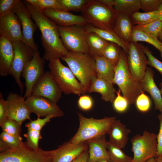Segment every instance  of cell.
I'll use <instances>...</instances> for the list:
<instances>
[{"instance_id": "cell-9", "label": "cell", "mask_w": 162, "mask_h": 162, "mask_svg": "<svg viewBox=\"0 0 162 162\" xmlns=\"http://www.w3.org/2000/svg\"><path fill=\"white\" fill-rule=\"evenodd\" d=\"M62 43L69 51L88 53L89 48L87 40L88 32L84 26H65L57 25Z\"/></svg>"}, {"instance_id": "cell-33", "label": "cell", "mask_w": 162, "mask_h": 162, "mask_svg": "<svg viewBox=\"0 0 162 162\" xmlns=\"http://www.w3.org/2000/svg\"><path fill=\"white\" fill-rule=\"evenodd\" d=\"M107 148L111 162H131L132 158L126 155L121 148L108 141Z\"/></svg>"}, {"instance_id": "cell-50", "label": "cell", "mask_w": 162, "mask_h": 162, "mask_svg": "<svg viewBox=\"0 0 162 162\" xmlns=\"http://www.w3.org/2000/svg\"><path fill=\"white\" fill-rule=\"evenodd\" d=\"M99 1L104 4L110 7H114L115 0H99Z\"/></svg>"}, {"instance_id": "cell-39", "label": "cell", "mask_w": 162, "mask_h": 162, "mask_svg": "<svg viewBox=\"0 0 162 162\" xmlns=\"http://www.w3.org/2000/svg\"><path fill=\"white\" fill-rule=\"evenodd\" d=\"M0 139L10 149L18 148L24 143L21 136L10 135L3 131L0 134Z\"/></svg>"}, {"instance_id": "cell-28", "label": "cell", "mask_w": 162, "mask_h": 162, "mask_svg": "<svg viewBox=\"0 0 162 162\" xmlns=\"http://www.w3.org/2000/svg\"><path fill=\"white\" fill-rule=\"evenodd\" d=\"M87 40L89 48L88 54L93 57L102 56L104 49L110 42L93 32L87 33Z\"/></svg>"}, {"instance_id": "cell-19", "label": "cell", "mask_w": 162, "mask_h": 162, "mask_svg": "<svg viewBox=\"0 0 162 162\" xmlns=\"http://www.w3.org/2000/svg\"><path fill=\"white\" fill-rule=\"evenodd\" d=\"M46 16L57 25L68 26H84L87 22L82 15H75L69 11L46 9L41 11Z\"/></svg>"}, {"instance_id": "cell-21", "label": "cell", "mask_w": 162, "mask_h": 162, "mask_svg": "<svg viewBox=\"0 0 162 162\" xmlns=\"http://www.w3.org/2000/svg\"><path fill=\"white\" fill-rule=\"evenodd\" d=\"M14 56L13 42L6 38L0 37V75L6 76L10 71Z\"/></svg>"}, {"instance_id": "cell-22", "label": "cell", "mask_w": 162, "mask_h": 162, "mask_svg": "<svg viewBox=\"0 0 162 162\" xmlns=\"http://www.w3.org/2000/svg\"><path fill=\"white\" fill-rule=\"evenodd\" d=\"M106 135L87 141L88 146L89 157L88 162H96L101 159L111 162L107 148Z\"/></svg>"}, {"instance_id": "cell-5", "label": "cell", "mask_w": 162, "mask_h": 162, "mask_svg": "<svg viewBox=\"0 0 162 162\" xmlns=\"http://www.w3.org/2000/svg\"><path fill=\"white\" fill-rule=\"evenodd\" d=\"M79 126L75 135L70 140L73 143L78 144L107 134L113 122L116 120L115 116L105 117L97 119L87 118L81 113L77 112Z\"/></svg>"}, {"instance_id": "cell-36", "label": "cell", "mask_w": 162, "mask_h": 162, "mask_svg": "<svg viewBox=\"0 0 162 162\" xmlns=\"http://www.w3.org/2000/svg\"><path fill=\"white\" fill-rule=\"evenodd\" d=\"M21 125L16 121L8 118L0 125L3 131L13 135L20 136Z\"/></svg>"}, {"instance_id": "cell-11", "label": "cell", "mask_w": 162, "mask_h": 162, "mask_svg": "<svg viewBox=\"0 0 162 162\" xmlns=\"http://www.w3.org/2000/svg\"><path fill=\"white\" fill-rule=\"evenodd\" d=\"M12 11L16 15L20 20L22 28L23 41L35 51L38 50V46L34 38V34L38 27L23 1L20 0L17 3Z\"/></svg>"}, {"instance_id": "cell-30", "label": "cell", "mask_w": 162, "mask_h": 162, "mask_svg": "<svg viewBox=\"0 0 162 162\" xmlns=\"http://www.w3.org/2000/svg\"><path fill=\"white\" fill-rule=\"evenodd\" d=\"M132 41L144 42L152 45L159 50L162 59V42L158 38L150 35L134 27Z\"/></svg>"}, {"instance_id": "cell-24", "label": "cell", "mask_w": 162, "mask_h": 162, "mask_svg": "<svg viewBox=\"0 0 162 162\" xmlns=\"http://www.w3.org/2000/svg\"><path fill=\"white\" fill-rule=\"evenodd\" d=\"M134 28L130 16L119 14L112 30L122 40L129 44L132 41Z\"/></svg>"}, {"instance_id": "cell-6", "label": "cell", "mask_w": 162, "mask_h": 162, "mask_svg": "<svg viewBox=\"0 0 162 162\" xmlns=\"http://www.w3.org/2000/svg\"><path fill=\"white\" fill-rule=\"evenodd\" d=\"M49 62L50 71L62 92L67 94H74L80 96L86 93L70 69L63 64L59 58Z\"/></svg>"}, {"instance_id": "cell-37", "label": "cell", "mask_w": 162, "mask_h": 162, "mask_svg": "<svg viewBox=\"0 0 162 162\" xmlns=\"http://www.w3.org/2000/svg\"><path fill=\"white\" fill-rule=\"evenodd\" d=\"M66 11L82 12L89 0H59Z\"/></svg>"}, {"instance_id": "cell-15", "label": "cell", "mask_w": 162, "mask_h": 162, "mask_svg": "<svg viewBox=\"0 0 162 162\" xmlns=\"http://www.w3.org/2000/svg\"><path fill=\"white\" fill-rule=\"evenodd\" d=\"M62 93L50 71H47L35 84L32 94L46 98L57 104L62 97Z\"/></svg>"}, {"instance_id": "cell-27", "label": "cell", "mask_w": 162, "mask_h": 162, "mask_svg": "<svg viewBox=\"0 0 162 162\" xmlns=\"http://www.w3.org/2000/svg\"><path fill=\"white\" fill-rule=\"evenodd\" d=\"M93 57L95 61L97 77L113 83L115 67L108 60L102 56Z\"/></svg>"}, {"instance_id": "cell-45", "label": "cell", "mask_w": 162, "mask_h": 162, "mask_svg": "<svg viewBox=\"0 0 162 162\" xmlns=\"http://www.w3.org/2000/svg\"><path fill=\"white\" fill-rule=\"evenodd\" d=\"M20 0H0V16L3 15L12 10Z\"/></svg>"}, {"instance_id": "cell-18", "label": "cell", "mask_w": 162, "mask_h": 162, "mask_svg": "<svg viewBox=\"0 0 162 162\" xmlns=\"http://www.w3.org/2000/svg\"><path fill=\"white\" fill-rule=\"evenodd\" d=\"M88 149L87 141L74 144L70 141L52 150V162H72L84 151Z\"/></svg>"}, {"instance_id": "cell-40", "label": "cell", "mask_w": 162, "mask_h": 162, "mask_svg": "<svg viewBox=\"0 0 162 162\" xmlns=\"http://www.w3.org/2000/svg\"><path fill=\"white\" fill-rule=\"evenodd\" d=\"M139 46L147 57L148 65L155 68L161 74L162 76V62L152 55L148 47L142 44H138Z\"/></svg>"}, {"instance_id": "cell-4", "label": "cell", "mask_w": 162, "mask_h": 162, "mask_svg": "<svg viewBox=\"0 0 162 162\" xmlns=\"http://www.w3.org/2000/svg\"><path fill=\"white\" fill-rule=\"evenodd\" d=\"M118 14L114 7L106 5L99 0H89L81 15L88 23L97 28L112 30Z\"/></svg>"}, {"instance_id": "cell-29", "label": "cell", "mask_w": 162, "mask_h": 162, "mask_svg": "<svg viewBox=\"0 0 162 162\" xmlns=\"http://www.w3.org/2000/svg\"><path fill=\"white\" fill-rule=\"evenodd\" d=\"M113 7L119 14L130 16L141 9L140 0H115Z\"/></svg>"}, {"instance_id": "cell-31", "label": "cell", "mask_w": 162, "mask_h": 162, "mask_svg": "<svg viewBox=\"0 0 162 162\" xmlns=\"http://www.w3.org/2000/svg\"><path fill=\"white\" fill-rule=\"evenodd\" d=\"M159 14L158 10L150 12H136L130 16L133 25H145L158 19Z\"/></svg>"}, {"instance_id": "cell-20", "label": "cell", "mask_w": 162, "mask_h": 162, "mask_svg": "<svg viewBox=\"0 0 162 162\" xmlns=\"http://www.w3.org/2000/svg\"><path fill=\"white\" fill-rule=\"evenodd\" d=\"M154 72L149 67H147L145 75L140 82L144 92H148L154 101V109L162 113V97L160 90L154 80Z\"/></svg>"}, {"instance_id": "cell-54", "label": "cell", "mask_w": 162, "mask_h": 162, "mask_svg": "<svg viewBox=\"0 0 162 162\" xmlns=\"http://www.w3.org/2000/svg\"><path fill=\"white\" fill-rule=\"evenodd\" d=\"M160 91L161 94L162 96V80L161 82H160Z\"/></svg>"}, {"instance_id": "cell-46", "label": "cell", "mask_w": 162, "mask_h": 162, "mask_svg": "<svg viewBox=\"0 0 162 162\" xmlns=\"http://www.w3.org/2000/svg\"><path fill=\"white\" fill-rule=\"evenodd\" d=\"M79 107L82 110L87 111L92 108L93 102L92 98L89 96L83 95L80 96L78 101Z\"/></svg>"}, {"instance_id": "cell-7", "label": "cell", "mask_w": 162, "mask_h": 162, "mask_svg": "<svg viewBox=\"0 0 162 162\" xmlns=\"http://www.w3.org/2000/svg\"><path fill=\"white\" fill-rule=\"evenodd\" d=\"M52 150H34L26 142L18 148L0 153V162H52Z\"/></svg>"}, {"instance_id": "cell-44", "label": "cell", "mask_w": 162, "mask_h": 162, "mask_svg": "<svg viewBox=\"0 0 162 162\" xmlns=\"http://www.w3.org/2000/svg\"><path fill=\"white\" fill-rule=\"evenodd\" d=\"M162 0H140L141 9L145 12L158 10Z\"/></svg>"}, {"instance_id": "cell-32", "label": "cell", "mask_w": 162, "mask_h": 162, "mask_svg": "<svg viewBox=\"0 0 162 162\" xmlns=\"http://www.w3.org/2000/svg\"><path fill=\"white\" fill-rule=\"evenodd\" d=\"M118 44L109 42L104 49L102 56L108 60L115 67L119 60L122 50Z\"/></svg>"}, {"instance_id": "cell-8", "label": "cell", "mask_w": 162, "mask_h": 162, "mask_svg": "<svg viewBox=\"0 0 162 162\" xmlns=\"http://www.w3.org/2000/svg\"><path fill=\"white\" fill-rule=\"evenodd\" d=\"M133 157L131 162H145L155 158L157 151V135L147 130L136 134L130 140Z\"/></svg>"}, {"instance_id": "cell-53", "label": "cell", "mask_w": 162, "mask_h": 162, "mask_svg": "<svg viewBox=\"0 0 162 162\" xmlns=\"http://www.w3.org/2000/svg\"><path fill=\"white\" fill-rule=\"evenodd\" d=\"M155 158L157 162H162V155L160 157Z\"/></svg>"}, {"instance_id": "cell-25", "label": "cell", "mask_w": 162, "mask_h": 162, "mask_svg": "<svg viewBox=\"0 0 162 162\" xmlns=\"http://www.w3.org/2000/svg\"><path fill=\"white\" fill-rule=\"evenodd\" d=\"M94 92L100 94L103 100L112 103L116 97V91L113 83L98 77L92 80L88 92L89 93Z\"/></svg>"}, {"instance_id": "cell-34", "label": "cell", "mask_w": 162, "mask_h": 162, "mask_svg": "<svg viewBox=\"0 0 162 162\" xmlns=\"http://www.w3.org/2000/svg\"><path fill=\"white\" fill-rule=\"evenodd\" d=\"M26 0L37 9L40 11L46 9L65 10L59 0Z\"/></svg>"}, {"instance_id": "cell-26", "label": "cell", "mask_w": 162, "mask_h": 162, "mask_svg": "<svg viewBox=\"0 0 162 162\" xmlns=\"http://www.w3.org/2000/svg\"><path fill=\"white\" fill-rule=\"evenodd\" d=\"M87 32H93L98 34L104 40L110 42L115 43L122 48L127 54L129 49V44L127 43L121 39L113 30L102 29L97 28L92 25L87 23L84 26Z\"/></svg>"}, {"instance_id": "cell-38", "label": "cell", "mask_w": 162, "mask_h": 162, "mask_svg": "<svg viewBox=\"0 0 162 162\" xmlns=\"http://www.w3.org/2000/svg\"><path fill=\"white\" fill-rule=\"evenodd\" d=\"M26 140V143L30 148L34 150H38L39 140L42 139L40 131L35 130L27 128V132L24 134Z\"/></svg>"}, {"instance_id": "cell-55", "label": "cell", "mask_w": 162, "mask_h": 162, "mask_svg": "<svg viewBox=\"0 0 162 162\" xmlns=\"http://www.w3.org/2000/svg\"><path fill=\"white\" fill-rule=\"evenodd\" d=\"M96 162H109L107 160H106L101 159V160H100Z\"/></svg>"}, {"instance_id": "cell-43", "label": "cell", "mask_w": 162, "mask_h": 162, "mask_svg": "<svg viewBox=\"0 0 162 162\" xmlns=\"http://www.w3.org/2000/svg\"><path fill=\"white\" fill-rule=\"evenodd\" d=\"M53 118L54 117L52 116H47L44 118L38 117L36 119L31 120L30 122L26 124L25 127L28 129L40 131L43 127L47 123L50 122L51 118Z\"/></svg>"}, {"instance_id": "cell-41", "label": "cell", "mask_w": 162, "mask_h": 162, "mask_svg": "<svg viewBox=\"0 0 162 162\" xmlns=\"http://www.w3.org/2000/svg\"><path fill=\"white\" fill-rule=\"evenodd\" d=\"M121 92L119 89L116 91L117 96L112 103L114 109L118 112L122 113L127 110L129 104L127 100L121 95Z\"/></svg>"}, {"instance_id": "cell-42", "label": "cell", "mask_w": 162, "mask_h": 162, "mask_svg": "<svg viewBox=\"0 0 162 162\" xmlns=\"http://www.w3.org/2000/svg\"><path fill=\"white\" fill-rule=\"evenodd\" d=\"M135 103L137 109L140 111L143 112H148L151 105L150 98L144 92L138 96Z\"/></svg>"}, {"instance_id": "cell-13", "label": "cell", "mask_w": 162, "mask_h": 162, "mask_svg": "<svg viewBox=\"0 0 162 162\" xmlns=\"http://www.w3.org/2000/svg\"><path fill=\"white\" fill-rule=\"evenodd\" d=\"M26 103L31 112L35 114L38 117H61L64 115L57 104L43 97L31 94L26 98Z\"/></svg>"}, {"instance_id": "cell-47", "label": "cell", "mask_w": 162, "mask_h": 162, "mask_svg": "<svg viewBox=\"0 0 162 162\" xmlns=\"http://www.w3.org/2000/svg\"><path fill=\"white\" fill-rule=\"evenodd\" d=\"M160 122V128L158 135L157 151L155 158H158L162 155V113H160L158 116Z\"/></svg>"}, {"instance_id": "cell-1", "label": "cell", "mask_w": 162, "mask_h": 162, "mask_svg": "<svg viewBox=\"0 0 162 162\" xmlns=\"http://www.w3.org/2000/svg\"><path fill=\"white\" fill-rule=\"evenodd\" d=\"M23 2L41 32L40 39L44 52L43 58L50 61L55 58H61L68 54L69 51L62 43L57 25L26 0Z\"/></svg>"}, {"instance_id": "cell-48", "label": "cell", "mask_w": 162, "mask_h": 162, "mask_svg": "<svg viewBox=\"0 0 162 162\" xmlns=\"http://www.w3.org/2000/svg\"><path fill=\"white\" fill-rule=\"evenodd\" d=\"M8 118V109L6 100L3 98L2 93L0 92V125Z\"/></svg>"}, {"instance_id": "cell-14", "label": "cell", "mask_w": 162, "mask_h": 162, "mask_svg": "<svg viewBox=\"0 0 162 162\" xmlns=\"http://www.w3.org/2000/svg\"><path fill=\"white\" fill-rule=\"evenodd\" d=\"M127 60L131 74L135 80L140 82L145 75L148 60L137 43L132 41L129 43Z\"/></svg>"}, {"instance_id": "cell-3", "label": "cell", "mask_w": 162, "mask_h": 162, "mask_svg": "<svg viewBox=\"0 0 162 162\" xmlns=\"http://www.w3.org/2000/svg\"><path fill=\"white\" fill-rule=\"evenodd\" d=\"M114 71L113 83L118 85L129 105L134 104L138 96L144 92L140 83L135 80L131 74L128 67L127 55L123 50Z\"/></svg>"}, {"instance_id": "cell-52", "label": "cell", "mask_w": 162, "mask_h": 162, "mask_svg": "<svg viewBox=\"0 0 162 162\" xmlns=\"http://www.w3.org/2000/svg\"><path fill=\"white\" fill-rule=\"evenodd\" d=\"M145 162H157L155 158H152Z\"/></svg>"}, {"instance_id": "cell-35", "label": "cell", "mask_w": 162, "mask_h": 162, "mask_svg": "<svg viewBox=\"0 0 162 162\" xmlns=\"http://www.w3.org/2000/svg\"><path fill=\"white\" fill-rule=\"evenodd\" d=\"M134 27L150 35L158 38L162 30V21L158 19L147 24Z\"/></svg>"}, {"instance_id": "cell-16", "label": "cell", "mask_w": 162, "mask_h": 162, "mask_svg": "<svg viewBox=\"0 0 162 162\" xmlns=\"http://www.w3.org/2000/svg\"><path fill=\"white\" fill-rule=\"evenodd\" d=\"M25 98L16 93L10 92L6 100L8 109V118L22 123L30 119L31 113L28 107Z\"/></svg>"}, {"instance_id": "cell-17", "label": "cell", "mask_w": 162, "mask_h": 162, "mask_svg": "<svg viewBox=\"0 0 162 162\" xmlns=\"http://www.w3.org/2000/svg\"><path fill=\"white\" fill-rule=\"evenodd\" d=\"M0 37L6 38L12 42L23 41L20 20L12 11L0 16Z\"/></svg>"}, {"instance_id": "cell-12", "label": "cell", "mask_w": 162, "mask_h": 162, "mask_svg": "<svg viewBox=\"0 0 162 162\" xmlns=\"http://www.w3.org/2000/svg\"><path fill=\"white\" fill-rule=\"evenodd\" d=\"M45 60L38 50L35 51L32 60L26 66L21 74L25 80V98L32 94V89L37 82L45 72Z\"/></svg>"}, {"instance_id": "cell-49", "label": "cell", "mask_w": 162, "mask_h": 162, "mask_svg": "<svg viewBox=\"0 0 162 162\" xmlns=\"http://www.w3.org/2000/svg\"><path fill=\"white\" fill-rule=\"evenodd\" d=\"M88 149L83 152L72 162H88Z\"/></svg>"}, {"instance_id": "cell-2", "label": "cell", "mask_w": 162, "mask_h": 162, "mask_svg": "<svg viewBox=\"0 0 162 162\" xmlns=\"http://www.w3.org/2000/svg\"><path fill=\"white\" fill-rule=\"evenodd\" d=\"M61 58L67 63L86 93L88 92L92 80L97 77L94 58L88 53L69 51Z\"/></svg>"}, {"instance_id": "cell-23", "label": "cell", "mask_w": 162, "mask_h": 162, "mask_svg": "<svg viewBox=\"0 0 162 162\" xmlns=\"http://www.w3.org/2000/svg\"><path fill=\"white\" fill-rule=\"evenodd\" d=\"M131 132L130 129L122 123L120 120H116L112 124L108 131V141L112 144L122 149L127 144L128 136Z\"/></svg>"}, {"instance_id": "cell-56", "label": "cell", "mask_w": 162, "mask_h": 162, "mask_svg": "<svg viewBox=\"0 0 162 162\" xmlns=\"http://www.w3.org/2000/svg\"><path fill=\"white\" fill-rule=\"evenodd\" d=\"M158 38L159 40L162 42V30L161 33Z\"/></svg>"}, {"instance_id": "cell-10", "label": "cell", "mask_w": 162, "mask_h": 162, "mask_svg": "<svg viewBox=\"0 0 162 162\" xmlns=\"http://www.w3.org/2000/svg\"><path fill=\"white\" fill-rule=\"evenodd\" d=\"M13 43L14 56L10 75L14 77L22 94L24 85L21 81L20 76L26 66L32 60L35 51L22 40L14 41Z\"/></svg>"}, {"instance_id": "cell-51", "label": "cell", "mask_w": 162, "mask_h": 162, "mask_svg": "<svg viewBox=\"0 0 162 162\" xmlns=\"http://www.w3.org/2000/svg\"><path fill=\"white\" fill-rule=\"evenodd\" d=\"M158 11L159 16L158 19L162 21V4L158 8Z\"/></svg>"}]
</instances>
